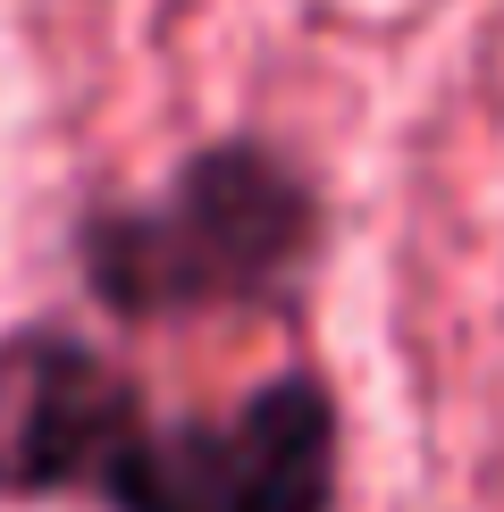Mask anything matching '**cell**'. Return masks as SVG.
Here are the masks:
<instances>
[{
	"mask_svg": "<svg viewBox=\"0 0 504 512\" xmlns=\"http://www.w3.org/2000/svg\"><path fill=\"white\" fill-rule=\"evenodd\" d=\"M328 244L336 210L320 168L261 126L202 135L143 194H101L68 227L84 303L126 328L286 319L303 311Z\"/></svg>",
	"mask_w": 504,
	"mask_h": 512,
	"instance_id": "6da1fadb",
	"label": "cell"
},
{
	"mask_svg": "<svg viewBox=\"0 0 504 512\" xmlns=\"http://www.w3.org/2000/svg\"><path fill=\"white\" fill-rule=\"evenodd\" d=\"M345 412L303 361L269 370L227 412L152 420L101 512H336Z\"/></svg>",
	"mask_w": 504,
	"mask_h": 512,
	"instance_id": "7a4b0ae2",
	"label": "cell"
},
{
	"mask_svg": "<svg viewBox=\"0 0 504 512\" xmlns=\"http://www.w3.org/2000/svg\"><path fill=\"white\" fill-rule=\"evenodd\" d=\"M152 420L160 412L143 378L76 319H9L0 328V504L101 512Z\"/></svg>",
	"mask_w": 504,
	"mask_h": 512,
	"instance_id": "3957f363",
	"label": "cell"
}]
</instances>
